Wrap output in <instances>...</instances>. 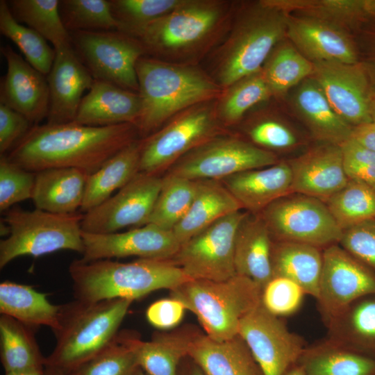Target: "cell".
I'll list each match as a JSON object with an SVG mask.
<instances>
[{
	"label": "cell",
	"instance_id": "f35d334b",
	"mask_svg": "<svg viewBox=\"0 0 375 375\" xmlns=\"http://www.w3.org/2000/svg\"><path fill=\"white\" fill-rule=\"evenodd\" d=\"M325 203L342 231L375 219V190L361 181L349 179Z\"/></svg>",
	"mask_w": 375,
	"mask_h": 375
},
{
	"label": "cell",
	"instance_id": "7dc6e473",
	"mask_svg": "<svg viewBox=\"0 0 375 375\" xmlns=\"http://www.w3.org/2000/svg\"><path fill=\"white\" fill-rule=\"evenodd\" d=\"M35 172L0 156V211L4 213L20 201L32 199Z\"/></svg>",
	"mask_w": 375,
	"mask_h": 375
},
{
	"label": "cell",
	"instance_id": "c3c4849f",
	"mask_svg": "<svg viewBox=\"0 0 375 375\" xmlns=\"http://www.w3.org/2000/svg\"><path fill=\"white\" fill-rule=\"evenodd\" d=\"M306 292L293 281L281 276H273L264 286L261 304L274 316H287L301 306Z\"/></svg>",
	"mask_w": 375,
	"mask_h": 375
},
{
	"label": "cell",
	"instance_id": "484cf974",
	"mask_svg": "<svg viewBox=\"0 0 375 375\" xmlns=\"http://www.w3.org/2000/svg\"><path fill=\"white\" fill-rule=\"evenodd\" d=\"M188 356L205 375H263L239 335L219 341L205 333H194L189 344Z\"/></svg>",
	"mask_w": 375,
	"mask_h": 375
},
{
	"label": "cell",
	"instance_id": "603a6c76",
	"mask_svg": "<svg viewBox=\"0 0 375 375\" xmlns=\"http://www.w3.org/2000/svg\"><path fill=\"white\" fill-rule=\"evenodd\" d=\"M242 210L258 214L278 199L293 193L292 178L288 162L253 169L221 181Z\"/></svg>",
	"mask_w": 375,
	"mask_h": 375
},
{
	"label": "cell",
	"instance_id": "4fadbf2b",
	"mask_svg": "<svg viewBox=\"0 0 375 375\" xmlns=\"http://www.w3.org/2000/svg\"><path fill=\"white\" fill-rule=\"evenodd\" d=\"M246 213L240 210L210 224L181 244L172 260L191 279L219 281L235 276V238Z\"/></svg>",
	"mask_w": 375,
	"mask_h": 375
},
{
	"label": "cell",
	"instance_id": "9f6ffc18",
	"mask_svg": "<svg viewBox=\"0 0 375 375\" xmlns=\"http://www.w3.org/2000/svg\"><path fill=\"white\" fill-rule=\"evenodd\" d=\"M178 375H205L199 367L188 356L180 364Z\"/></svg>",
	"mask_w": 375,
	"mask_h": 375
},
{
	"label": "cell",
	"instance_id": "ffe728a7",
	"mask_svg": "<svg viewBox=\"0 0 375 375\" xmlns=\"http://www.w3.org/2000/svg\"><path fill=\"white\" fill-rule=\"evenodd\" d=\"M292 172L293 193L326 202L349 181L341 146L323 143L288 162Z\"/></svg>",
	"mask_w": 375,
	"mask_h": 375
},
{
	"label": "cell",
	"instance_id": "f1b7e54d",
	"mask_svg": "<svg viewBox=\"0 0 375 375\" xmlns=\"http://www.w3.org/2000/svg\"><path fill=\"white\" fill-rule=\"evenodd\" d=\"M242 210L221 181H195L191 206L173 232L181 244L219 219Z\"/></svg>",
	"mask_w": 375,
	"mask_h": 375
},
{
	"label": "cell",
	"instance_id": "e575fe53",
	"mask_svg": "<svg viewBox=\"0 0 375 375\" xmlns=\"http://www.w3.org/2000/svg\"><path fill=\"white\" fill-rule=\"evenodd\" d=\"M8 3L17 21L40 34L55 50L72 47L70 33L60 15V1L12 0Z\"/></svg>",
	"mask_w": 375,
	"mask_h": 375
},
{
	"label": "cell",
	"instance_id": "1f68e13d",
	"mask_svg": "<svg viewBox=\"0 0 375 375\" xmlns=\"http://www.w3.org/2000/svg\"><path fill=\"white\" fill-rule=\"evenodd\" d=\"M323 255L319 248L311 244L273 241L272 265L273 276L289 278L318 299Z\"/></svg>",
	"mask_w": 375,
	"mask_h": 375
},
{
	"label": "cell",
	"instance_id": "44dd1931",
	"mask_svg": "<svg viewBox=\"0 0 375 375\" xmlns=\"http://www.w3.org/2000/svg\"><path fill=\"white\" fill-rule=\"evenodd\" d=\"M55 51V59L47 76L50 97L49 124L74 122L83 94L90 89L94 80L73 46Z\"/></svg>",
	"mask_w": 375,
	"mask_h": 375
},
{
	"label": "cell",
	"instance_id": "9a60e30c",
	"mask_svg": "<svg viewBox=\"0 0 375 375\" xmlns=\"http://www.w3.org/2000/svg\"><path fill=\"white\" fill-rule=\"evenodd\" d=\"M238 335L263 375H284L304 353L299 338L261 302L241 319Z\"/></svg>",
	"mask_w": 375,
	"mask_h": 375
},
{
	"label": "cell",
	"instance_id": "f546056e",
	"mask_svg": "<svg viewBox=\"0 0 375 375\" xmlns=\"http://www.w3.org/2000/svg\"><path fill=\"white\" fill-rule=\"evenodd\" d=\"M194 334L156 333L150 341H144L128 333H119L117 338L132 349L139 367L146 375H178Z\"/></svg>",
	"mask_w": 375,
	"mask_h": 375
},
{
	"label": "cell",
	"instance_id": "ab89813d",
	"mask_svg": "<svg viewBox=\"0 0 375 375\" xmlns=\"http://www.w3.org/2000/svg\"><path fill=\"white\" fill-rule=\"evenodd\" d=\"M272 95L262 69L244 77L225 89L217 103V113L222 125L240 121L254 105Z\"/></svg>",
	"mask_w": 375,
	"mask_h": 375
},
{
	"label": "cell",
	"instance_id": "f907efd6",
	"mask_svg": "<svg viewBox=\"0 0 375 375\" xmlns=\"http://www.w3.org/2000/svg\"><path fill=\"white\" fill-rule=\"evenodd\" d=\"M339 244L375 272V219L342 231Z\"/></svg>",
	"mask_w": 375,
	"mask_h": 375
},
{
	"label": "cell",
	"instance_id": "db71d44e",
	"mask_svg": "<svg viewBox=\"0 0 375 375\" xmlns=\"http://www.w3.org/2000/svg\"><path fill=\"white\" fill-rule=\"evenodd\" d=\"M185 310L181 301L170 297L151 303L146 311V317L155 328L168 330L181 322Z\"/></svg>",
	"mask_w": 375,
	"mask_h": 375
},
{
	"label": "cell",
	"instance_id": "6125c7cd",
	"mask_svg": "<svg viewBox=\"0 0 375 375\" xmlns=\"http://www.w3.org/2000/svg\"><path fill=\"white\" fill-rule=\"evenodd\" d=\"M372 122L375 123V107L374 108H372Z\"/></svg>",
	"mask_w": 375,
	"mask_h": 375
},
{
	"label": "cell",
	"instance_id": "b9f144b4",
	"mask_svg": "<svg viewBox=\"0 0 375 375\" xmlns=\"http://www.w3.org/2000/svg\"><path fill=\"white\" fill-rule=\"evenodd\" d=\"M297 363L308 375H375V359L351 349L303 353Z\"/></svg>",
	"mask_w": 375,
	"mask_h": 375
},
{
	"label": "cell",
	"instance_id": "680465c9",
	"mask_svg": "<svg viewBox=\"0 0 375 375\" xmlns=\"http://www.w3.org/2000/svg\"><path fill=\"white\" fill-rule=\"evenodd\" d=\"M284 375H308L303 367L299 363L291 367Z\"/></svg>",
	"mask_w": 375,
	"mask_h": 375
},
{
	"label": "cell",
	"instance_id": "816d5d0a",
	"mask_svg": "<svg viewBox=\"0 0 375 375\" xmlns=\"http://www.w3.org/2000/svg\"><path fill=\"white\" fill-rule=\"evenodd\" d=\"M248 135L255 145L265 149H283L297 143L292 131L285 125L273 119H265L253 125Z\"/></svg>",
	"mask_w": 375,
	"mask_h": 375
},
{
	"label": "cell",
	"instance_id": "5bb4252c",
	"mask_svg": "<svg viewBox=\"0 0 375 375\" xmlns=\"http://www.w3.org/2000/svg\"><path fill=\"white\" fill-rule=\"evenodd\" d=\"M162 182L161 176L138 172L115 194L83 214L82 231L109 234L147 224Z\"/></svg>",
	"mask_w": 375,
	"mask_h": 375
},
{
	"label": "cell",
	"instance_id": "ac0fdd59",
	"mask_svg": "<svg viewBox=\"0 0 375 375\" xmlns=\"http://www.w3.org/2000/svg\"><path fill=\"white\" fill-rule=\"evenodd\" d=\"M311 77L337 114L352 127L372 122V103L360 69L354 64L312 62Z\"/></svg>",
	"mask_w": 375,
	"mask_h": 375
},
{
	"label": "cell",
	"instance_id": "60d3db41",
	"mask_svg": "<svg viewBox=\"0 0 375 375\" xmlns=\"http://www.w3.org/2000/svg\"><path fill=\"white\" fill-rule=\"evenodd\" d=\"M184 0H110L112 14L117 31L139 39L145 28L154 20L169 13Z\"/></svg>",
	"mask_w": 375,
	"mask_h": 375
},
{
	"label": "cell",
	"instance_id": "ba28073f",
	"mask_svg": "<svg viewBox=\"0 0 375 375\" xmlns=\"http://www.w3.org/2000/svg\"><path fill=\"white\" fill-rule=\"evenodd\" d=\"M226 3L184 0L169 13L154 20L139 38L146 53L169 61L198 51L215 36L227 15Z\"/></svg>",
	"mask_w": 375,
	"mask_h": 375
},
{
	"label": "cell",
	"instance_id": "4316f807",
	"mask_svg": "<svg viewBox=\"0 0 375 375\" xmlns=\"http://www.w3.org/2000/svg\"><path fill=\"white\" fill-rule=\"evenodd\" d=\"M293 103L312 134L324 143L340 145L351 137L353 127L337 114L311 76L297 85Z\"/></svg>",
	"mask_w": 375,
	"mask_h": 375
},
{
	"label": "cell",
	"instance_id": "91938a15",
	"mask_svg": "<svg viewBox=\"0 0 375 375\" xmlns=\"http://www.w3.org/2000/svg\"><path fill=\"white\" fill-rule=\"evenodd\" d=\"M44 375H67L63 371L51 366H45Z\"/></svg>",
	"mask_w": 375,
	"mask_h": 375
},
{
	"label": "cell",
	"instance_id": "7402d4cb",
	"mask_svg": "<svg viewBox=\"0 0 375 375\" xmlns=\"http://www.w3.org/2000/svg\"><path fill=\"white\" fill-rule=\"evenodd\" d=\"M294 47L312 62L356 63L355 48L344 29L316 18L288 14L287 33Z\"/></svg>",
	"mask_w": 375,
	"mask_h": 375
},
{
	"label": "cell",
	"instance_id": "681fc988",
	"mask_svg": "<svg viewBox=\"0 0 375 375\" xmlns=\"http://www.w3.org/2000/svg\"><path fill=\"white\" fill-rule=\"evenodd\" d=\"M340 146L349 179L361 181L375 190V152L351 138Z\"/></svg>",
	"mask_w": 375,
	"mask_h": 375
},
{
	"label": "cell",
	"instance_id": "d4e9b609",
	"mask_svg": "<svg viewBox=\"0 0 375 375\" xmlns=\"http://www.w3.org/2000/svg\"><path fill=\"white\" fill-rule=\"evenodd\" d=\"M272 235L258 214L247 212L235 238V274L253 281L262 290L273 277Z\"/></svg>",
	"mask_w": 375,
	"mask_h": 375
},
{
	"label": "cell",
	"instance_id": "d6a6232c",
	"mask_svg": "<svg viewBox=\"0 0 375 375\" xmlns=\"http://www.w3.org/2000/svg\"><path fill=\"white\" fill-rule=\"evenodd\" d=\"M60 305L49 302L47 294L31 286L3 281L0 284L1 315L11 317L30 327L59 326Z\"/></svg>",
	"mask_w": 375,
	"mask_h": 375
},
{
	"label": "cell",
	"instance_id": "5b68a950",
	"mask_svg": "<svg viewBox=\"0 0 375 375\" xmlns=\"http://www.w3.org/2000/svg\"><path fill=\"white\" fill-rule=\"evenodd\" d=\"M288 15L263 0L240 15L216 53L215 81L222 89L262 69L287 33Z\"/></svg>",
	"mask_w": 375,
	"mask_h": 375
},
{
	"label": "cell",
	"instance_id": "d590c367",
	"mask_svg": "<svg viewBox=\"0 0 375 375\" xmlns=\"http://www.w3.org/2000/svg\"><path fill=\"white\" fill-rule=\"evenodd\" d=\"M313 63L292 44H278L262 71L272 94L281 95L313 73Z\"/></svg>",
	"mask_w": 375,
	"mask_h": 375
},
{
	"label": "cell",
	"instance_id": "2e32d148",
	"mask_svg": "<svg viewBox=\"0 0 375 375\" xmlns=\"http://www.w3.org/2000/svg\"><path fill=\"white\" fill-rule=\"evenodd\" d=\"M318 300L331 314L349 308L358 299L375 294V272L340 244L322 252Z\"/></svg>",
	"mask_w": 375,
	"mask_h": 375
},
{
	"label": "cell",
	"instance_id": "11a10c76",
	"mask_svg": "<svg viewBox=\"0 0 375 375\" xmlns=\"http://www.w3.org/2000/svg\"><path fill=\"white\" fill-rule=\"evenodd\" d=\"M351 138L375 152V123L370 122L353 128Z\"/></svg>",
	"mask_w": 375,
	"mask_h": 375
},
{
	"label": "cell",
	"instance_id": "52a82bcc",
	"mask_svg": "<svg viewBox=\"0 0 375 375\" xmlns=\"http://www.w3.org/2000/svg\"><path fill=\"white\" fill-rule=\"evenodd\" d=\"M83 217L81 212L62 215L37 208H10L1 219L8 226L9 233L0 241V268L23 256L37 258L60 250L83 254Z\"/></svg>",
	"mask_w": 375,
	"mask_h": 375
},
{
	"label": "cell",
	"instance_id": "30bf717a",
	"mask_svg": "<svg viewBox=\"0 0 375 375\" xmlns=\"http://www.w3.org/2000/svg\"><path fill=\"white\" fill-rule=\"evenodd\" d=\"M258 215L275 241L327 247L339 243L342 234L324 201L299 193L278 199Z\"/></svg>",
	"mask_w": 375,
	"mask_h": 375
},
{
	"label": "cell",
	"instance_id": "e0dca14e",
	"mask_svg": "<svg viewBox=\"0 0 375 375\" xmlns=\"http://www.w3.org/2000/svg\"><path fill=\"white\" fill-rule=\"evenodd\" d=\"M82 237L85 249L81 259L84 261L131 256L172 259L181 247L173 231L152 224L109 234L82 231Z\"/></svg>",
	"mask_w": 375,
	"mask_h": 375
},
{
	"label": "cell",
	"instance_id": "cb8c5ba5",
	"mask_svg": "<svg viewBox=\"0 0 375 375\" xmlns=\"http://www.w3.org/2000/svg\"><path fill=\"white\" fill-rule=\"evenodd\" d=\"M141 107L138 92L109 82L94 80L81 101L74 122L92 126L136 125Z\"/></svg>",
	"mask_w": 375,
	"mask_h": 375
},
{
	"label": "cell",
	"instance_id": "6da1fadb",
	"mask_svg": "<svg viewBox=\"0 0 375 375\" xmlns=\"http://www.w3.org/2000/svg\"><path fill=\"white\" fill-rule=\"evenodd\" d=\"M135 125L92 126L72 122L33 125L7 156L31 172L76 168L88 175L138 139Z\"/></svg>",
	"mask_w": 375,
	"mask_h": 375
},
{
	"label": "cell",
	"instance_id": "d6986e66",
	"mask_svg": "<svg viewBox=\"0 0 375 375\" xmlns=\"http://www.w3.org/2000/svg\"><path fill=\"white\" fill-rule=\"evenodd\" d=\"M7 65L1 81L0 103L24 115L32 125L47 118L50 97L47 78L10 46L1 47Z\"/></svg>",
	"mask_w": 375,
	"mask_h": 375
},
{
	"label": "cell",
	"instance_id": "ee69618b",
	"mask_svg": "<svg viewBox=\"0 0 375 375\" xmlns=\"http://www.w3.org/2000/svg\"><path fill=\"white\" fill-rule=\"evenodd\" d=\"M60 12L69 32L80 31H117L110 1H60Z\"/></svg>",
	"mask_w": 375,
	"mask_h": 375
},
{
	"label": "cell",
	"instance_id": "f6af8a7d",
	"mask_svg": "<svg viewBox=\"0 0 375 375\" xmlns=\"http://www.w3.org/2000/svg\"><path fill=\"white\" fill-rule=\"evenodd\" d=\"M139 368L132 349L117 338L103 351L67 375H134Z\"/></svg>",
	"mask_w": 375,
	"mask_h": 375
},
{
	"label": "cell",
	"instance_id": "8fae6325",
	"mask_svg": "<svg viewBox=\"0 0 375 375\" xmlns=\"http://www.w3.org/2000/svg\"><path fill=\"white\" fill-rule=\"evenodd\" d=\"M276 156L240 138L219 134L193 149L165 174L192 181L217 180L274 165Z\"/></svg>",
	"mask_w": 375,
	"mask_h": 375
},
{
	"label": "cell",
	"instance_id": "9c48e42d",
	"mask_svg": "<svg viewBox=\"0 0 375 375\" xmlns=\"http://www.w3.org/2000/svg\"><path fill=\"white\" fill-rule=\"evenodd\" d=\"M212 101L183 110L142 138L140 172L160 176L189 151L223 133L217 103Z\"/></svg>",
	"mask_w": 375,
	"mask_h": 375
},
{
	"label": "cell",
	"instance_id": "4dcf8cb0",
	"mask_svg": "<svg viewBox=\"0 0 375 375\" xmlns=\"http://www.w3.org/2000/svg\"><path fill=\"white\" fill-rule=\"evenodd\" d=\"M142 145V138L134 140L88 175L81 212L105 201L140 172Z\"/></svg>",
	"mask_w": 375,
	"mask_h": 375
},
{
	"label": "cell",
	"instance_id": "83f0119b",
	"mask_svg": "<svg viewBox=\"0 0 375 375\" xmlns=\"http://www.w3.org/2000/svg\"><path fill=\"white\" fill-rule=\"evenodd\" d=\"M88 174L76 168H50L35 172L32 200L35 208L56 214L80 210Z\"/></svg>",
	"mask_w": 375,
	"mask_h": 375
},
{
	"label": "cell",
	"instance_id": "3957f363",
	"mask_svg": "<svg viewBox=\"0 0 375 375\" xmlns=\"http://www.w3.org/2000/svg\"><path fill=\"white\" fill-rule=\"evenodd\" d=\"M75 299L95 302L138 299L161 290H172L192 280L172 259L74 260L69 266Z\"/></svg>",
	"mask_w": 375,
	"mask_h": 375
},
{
	"label": "cell",
	"instance_id": "277c9868",
	"mask_svg": "<svg viewBox=\"0 0 375 375\" xmlns=\"http://www.w3.org/2000/svg\"><path fill=\"white\" fill-rule=\"evenodd\" d=\"M133 301L110 299L95 302L75 299L60 305L56 343L46 366L68 373L97 355L112 342Z\"/></svg>",
	"mask_w": 375,
	"mask_h": 375
},
{
	"label": "cell",
	"instance_id": "7a4b0ae2",
	"mask_svg": "<svg viewBox=\"0 0 375 375\" xmlns=\"http://www.w3.org/2000/svg\"><path fill=\"white\" fill-rule=\"evenodd\" d=\"M141 112L136 124L140 138L195 105L213 101L222 88L192 66L142 56L136 65Z\"/></svg>",
	"mask_w": 375,
	"mask_h": 375
},
{
	"label": "cell",
	"instance_id": "836d02e7",
	"mask_svg": "<svg viewBox=\"0 0 375 375\" xmlns=\"http://www.w3.org/2000/svg\"><path fill=\"white\" fill-rule=\"evenodd\" d=\"M32 327L4 315L0 317L1 361L6 372L44 367Z\"/></svg>",
	"mask_w": 375,
	"mask_h": 375
},
{
	"label": "cell",
	"instance_id": "bcb514c9",
	"mask_svg": "<svg viewBox=\"0 0 375 375\" xmlns=\"http://www.w3.org/2000/svg\"><path fill=\"white\" fill-rule=\"evenodd\" d=\"M348 321L351 350L375 359V294L356 301Z\"/></svg>",
	"mask_w": 375,
	"mask_h": 375
},
{
	"label": "cell",
	"instance_id": "6f0895ef",
	"mask_svg": "<svg viewBox=\"0 0 375 375\" xmlns=\"http://www.w3.org/2000/svg\"><path fill=\"white\" fill-rule=\"evenodd\" d=\"M44 367L32 368L6 372L5 375H44Z\"/></svg>",
	"mask_w": 375,
	"mask_h": 375
},
{
	"label": "cell",
	"instance_id": "8d00e7d4",
	"mask_svg": "<svg viewBox=\"0 0 375 375\" xmlns=\"http://www.w3.org/2000/svg\"><path fill=\"white\" fill-rule=\"evenodd\" d=\"M0 32L16 44L32 67L48 75L55 59V49L38 32L17 21L4 0L0 1Z\"/></svg>",
	"mask_w": 375,
	"mask_h": 375
},
{
	"label": "cell",
	"instance_id": "7c38bea8",
	"mask_svg": "<svg viewBox=\"0 0 375 375\" xmlns=\"http://www.w3.org/2000/svg\"><path fill=\"white\" fill-rule=\"evenodd\" d=\"M73 48L94 80L138 92V60L146 53L141 42L117 31L69 32Z\"/></svg>",
	"mask_w": 375,
	"mask_h": 375
},
{
	"label": "cell",
	"instance_id": "7bdbcfd3",
	"mask_svg": "<svg viewBox=\"0 0 375 375\" xmlns=\"http://www.w3.org/2000/svg\"><path fill=\"white\" fill-rule=\"evenodd\" d=\"M267 4L288 14L319 19L341 28L362 10H367V2L353 0H263Z\"/></svg>",
	"mask_w": 375,
	"mask_h": 375
},
{
	"label": "cell",
	"instance_id": "f5cc1de1",
	"mask_svg": "<svg viewBox=\"0 0 375 375\" xmlns=\"http://www.w3.org/2000/svg\"><path fill=\"white\" fill-rule=\"evenodd\" d=\"M32 126V124L24 115L0 103L1 155L10 151Z\"/></svg>",
	"mask_w": 375,
	"mask_h": 375
},
{
	"label": "cell",
	"instance_id": "94428289",
	"mask_svg": "<svg viewBox=\"0 0 375 375\" xmlns=\"http://www.w3.org/2000/svg\"><path fill=\"white\" fill-rule=\"evenodd\" d=\"M134 375H146V374L139 367Z\"/></svg>",
	"mask_w": 375,
	"mask_h": 375
},
{
	"label": "cell",
	"instance_id": "74e56055",
	"mask_svg": "<svg viewBox=\"0 0 375 375\" xmlns=\"http://www.w3.org/2000/svg\"><path fill=\"white\" fill-rule=\"evenodd\" d=\"M195 193V181L165 174L147 224L173 231L188 212Z\"/></svg>",
	"mask_w": 375,
	"mask_h": 375
},
{
	"label": "cell",
	"instance_id": "8992f818",
	"mask_svg": "<svg viewBox=\"0 0 375 375\" xmlns=\"http://www.w3.org/2000/svg\"><path fill=\"white\" fill-rule=\"evenodd\" d=\"M262 289L235 274L224 281L194 280L170 290L202 326L205 334L222 341L238 335L241 319L261 302Z\"/></svg>",
	"mask_w": 375,
	"mask_h": 375
}]
</instances>
